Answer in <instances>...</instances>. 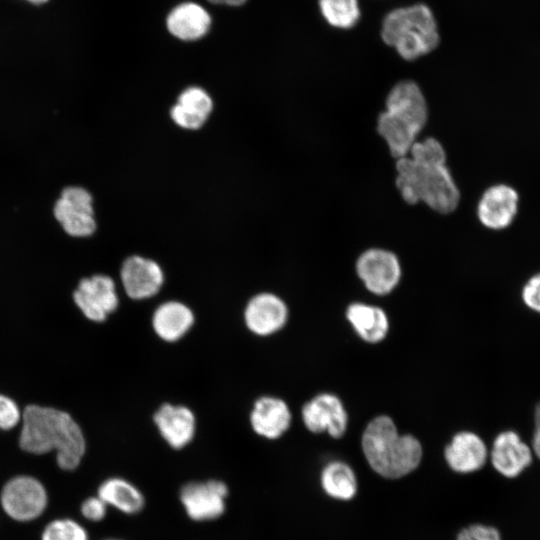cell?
I'll use <instances>...</instances> for the list:
<instances>
[{"label":"cell","instance_id":"44dd1931","mask_svg":"<svg viewBox=\"0 0 540 540\" xmlns=\"http://www.w3.org/2000/svg\"><path fill=\"white\" fill-rule=\"evenodd\" d=\"M194 314L184 303L167 301L157 307L153 313L152 326L159 338L175 342L182 338L192 327Z\"/></svg>","mask_w":540,"mask_h":540},{"label":"cell","instance_id":"6da1fadb","mask_svg":"<svg viewBox=\"0 0 540 540\" xmlns=\"http://www.w3.org/2000/svg\"><path fill=\"white\" fill-rule=\"evenodd\" d=\"M18 445L26 453H56V464L62 471L77 469L86 453L87 442L82 428L68 412L29 404L22 411Z\"/></svg>","mask_w":540,"mask_h":540},{"label":"cell","instance_id":"30bf717a","mask_svg":"<svg viewBox=\"0 0 540 540\" xmlns=\"http://www.w3.org/2000/svg\"><path fill=\"white\" fill-rule=\"evenodd\" d=\"M301 414L304 425L312 433L327 432L333 438H340L346 432L347 412L334 394L316 395L304 404Z\"/></svg>","mask_w":540,"mask_h":540},{"label":"cell","instance_id":"7402d4cb","mask_svg":"<svg viewBox=\"0 0 540 540\" xmlns=\"http://www.w3.org/2000/svg\"><path fill=\"white\" fill-rule=\"evenodd\" d=\"M97 496L107 506H112L127 515L138 514L145 507V496L142 491L122 477L105 479L97 488Z\"/></svg>","mask_w":540,"mask_h":540},{"label":"cell","instance_id":"484cf974","mask_svg":"<svg viewBox=\"0 0 540 540\" xmlns=\"http://www.w3.org/2000/svg\"><path fill=\"white\" fill-rule=\"evenodd\" d=\"M318 7L325 21L334 28H353L361 17L358 0H318Z\"/></svg>","mask_w":540,"mask_h":540},{"label":"cell","instance_id":"d6986e66","mask_svg":"<svg viewBox=\"0 0 540 540\" xmlns=\"http://www.w3.org/2000/svg\"><path fill=\"white\" fill-rule=\"evenodd\" d=\"M386 111L407 121L417 130L425 126L428 110L419 86L410 80L397 83L386 98Z\"/></svg>","mask_w":540,"mask_h":540},{"label":"cell","instance_id":"1f68e13d","mask_svg":"<svg viewBox=\"0 0 540 540\" xmlns=\"http://www.w3.org/2000/svg\"><path fill=\"white\" fill-rule=\"evenodd\" d=\"M107 504L97 495L90 496L83 500L80 505V513L90 522H100L107 515Z\"/></svg>","mask_w":540,"mask_h":540},{"label":"cell","instance_id":"52a82bcc","mask_svg":"<svg viewBox=\"0 0 540 540\" xmlns=\"http://www.w3.org/2000/svg\"><path fill=\"white\" fill-rule=\"evenodd\" d=\"M72 298L85 318L96 323L104 322L119 306L115 282L105 274L80 279Z\"/></svg>","mask_w":540,"mask_h":540},{"label":"cell","instance_id":"74e56055","mask_svg":"<svg viewBox=\"0 0 540 540\" xmlns=\"http://www.w3.org/2000/svg\"><path fill=\"white\" fill-rule=\"evenodd\" d=\"M103 540H121V539L109 538V539H103Z\"/></svg>","mask_w":540,"mask_h":540},{"label":"cell","instance_id":"83f0119b","mask_svg":"<svg viewBox=\"0 0 540 540\" xmlns=\"http://www.w3.org/2000/svg\"><path fill=\"white\" fill-rule=\"evenodd\" d=\"M41 540H89V534L74 519L59 518L47 523L42 530Z\"/></svg>","mask_w":540,"mask_h":540},{"label":"cell","instance_id":"e0dca14e","mask_svg":"<svg viewBox=\"0 0 540 540\" xmlns=\"http://www.w3.org/2000/svg\"><path fill=\"white\" fill-rule=\"evenodd\" d=\"M448 466L460 474L480 470L487 462L489 452L482 438L471 431L456 433L444 450Z\"/></svg>","mask_w":540,"mask_h":540},{"label":"cell","instance_id":"603a6c76","mask_svg":"<svg viewBox=\"0 0 540 540\" xmlns=\"http://www.w3.org/2000/svg\"><path fill=\"white\" fill-rule=\"evenodd\" d=\"M346 318L361 339L368 343L382 341L389 330V320L383 309L365 303H352Z\"/></svg>","mask_w":540,"mask_h":540},{"label":"cell","instance_id":"ac0fdd59","mask_svg":"<svg viewBox=\"0 0 540 540\" xmlns=\"http://www.w3.org/2000/svg\"><path fill=\"white\" fill-rule=\"evenodd\" d=\"M291 418L286 402L272 396L258 398L249 416L252 430L269 440L280 438L289 429Z\"/></svg>","mask_w":540,"mask_h":540},{"label":"cell","instance_id":"d4e9b609","mask_svg":"<svg viewBox=\"0 0 540 540\" xmlns=\"http://www.w3.org/2000/svg\"><path fill=\"white\" fill-rule=\"evenodd\" d=\"M324 492L338 500H350L357 492V479L353 469L342 461L329 462L320 476Z\"/></svg>","mask_w":540,"mask_h":540},{"label":"cell","instance_id":"f1b7e54d","mask_svg":"<svg viewBox=\"0 0 540 540\" xmlns=\"http://www.w3.org/2000/svg\"><path fill=\"white\" fill-rule=\"evenodd\" d=\"M410 158L422 167H435L445 165L446 154L444 148L434 138H426L415 142L411 147Z\"/></svg>","mask_w":540,"mask_h":540},{"label":"cell","instance_id":"8fae6325","mask_svg":"<svg viewBox=\"0 0 540 540\" xmlns=\"http://www.w3.org/2000/svg\"><path fill=\"white\" fill-rule=\"evenodd\" d=\"M519 201L514 187L504 183L490 186L478 202V219L483 226L492 230L508 228L517 216Z\"/></svg>","mask_w":540,"mask_h":540},{"label":"cell","instance_id":"d6a6232c","mask_svg":"<svg viewBox=\"0 0 540 540\" xmlns=\"http://www.w3.org/2000/svg\"><path fill=\"white\" fill-rule=\"evenodd\" d=\"M521 297L531 310L540 313V273L533 275L523 286Z\"/></svg>","mask_w":540,"mask_h":540},{"label":"cell","instance_id":"4fadbf2b","mask_svg":"<svg viewBox=\"0 0 540 540\" xmlns=\"http://www.w3.org/2000/svg\"><path fill=\"white\" fill-rule=\"evenodd\" d=\"M120 278L128 297L143 300L159 292L164 282V273L156 261L131 255L121 265Z\"/></svg>","mask_w":540,"mask_h":540},{"label":"cell","instance_id":"836d02e7","mask_svg":"<svg viewBox=\"0 0 540 540\" xmlns=\"http://www.w3.org/2000/svg\"><path fill=\"white\" fill-rule=\"evenodd\" d=\"M249 0H202L207 6L238 8L245 5Z\"/></svg>","mask_w":540,"mask_h":540},{"label":"cell","instance_id":"8992f818","mask_svg":"<svg viewBox=\"0 0 540 540\" xmlns=\"http://www.w3.org/2000/svg\"><path fill=\"white\" fill-rule=\"evenodd\" d=\"M53 214L69 236L88 237L96 231L93 198L83 187L63 188L54 204Z\"/></svg>","mask_w":540,"mask_h":540},{"label":"cell","instance_id":"5bb4252c","mask_svg":"<svg viewBox=\"0 0 540 540\" xmlns=\"http://www.w3.org/2000/svg\"><path fill=\"white\" fill-rule=\"evenodd\" d=\"M533 456L531 446L513 430L499 433L489 452L493 468L508 479L520 476L532 464Z\"/></svg>","mask_w":540,"mask_h":540},{"label":"cell","instance_id":"e575fe53","mask_svg":"<svg viewBox=\"0 0 540 540\" xmlns=\"http://www.w3.org/2000/svg\"><path fill=\"white\" fill-rule=\"evenodd\" d=\"M531 449L533 455L540 460V429L534 431L531 441Z\"/></svg>","mask_w":540,"mask_h":540},{"label":"cell","instance_id":"7c38bea8","mask_svg":"<svg viewBox=\"0 0 540 540\" xmlns=\"http://www.w3.org/2000/svg\"><path fill=\"white\" fill-rule=\"evenodd\" d=\"M419 199L439 213L447 214L457 208L460 193L446 165L420 166Z\"/></svg>","mask_w":540,"mask_h":540},{"label":"cell","instance_id":"d590c367","mask_svg":"<svg viewBox=\"0 0 540 540\" xmlns=\"http://www.w3.org/2000/svg\"><path fill=\"white\" fill-rule=\"evenodd\" d=\"M535 430L540 429V402L537 403L534 412Z\"/></svg>","mask_w":540,"mask_h":540},{"label":"cell","instance_id":"277c9868","mask_svg":"<svg viewBox=\"0 0 540 540\" xmlns=\"http://www.w3.org/2000/svg\"><path fill=\"white\" fill-rule=\"evenodd\" d=\"M48 491L31 475H16L8 479L0 491L3 512L13 521L27 523L38 519L47 509Z\"/></svg>","mask_w":540,"mask_h":540},{"label":"cell","instance_id":"9a60e30c","mask_svg":"<svg viewBox=\"0 0 540 540\" xmlns=\"http://www.w3.org/2000/svg\"><path fill=\"white\" fill-rule=\"evenodd\" d=\"M287 319V305L280 297L269 292L253 296L244 310L247 328L258 336H268L279 331Z\"/></svg>","mask_w":540,"mask_h":540},{"label":"cell","instance_id":"2e32d148","mask_svg":"<svg viewBox=\"0 0 540 540\" xmlns=\"http://www.w3.org/2000/svg\"><path fill=\"white\" fill-rule=\"evenodd\" d=\"M153 421L160 436L172 449H183L194 438L196 419L184 405L162 404L154 413Z\"/></svg>","mask_w":540,"mask_h":540},{"label":"cell","instance_id":"9c48e42d","mask_svg":"<svg viewBox=\"0 0 540 540\" xmlns=\"http://www.w3.org/2000/svg\"><path fill=\"white\" fill-rule=\"evenodd\" d=\"M356 272L367 290L376 295L390 293L401 278L397 256L381 248L364 251L357 259Z\"/></svg>","mask_w":540,"mask_h":540},{"label":"cell","instance_id":"ba28073f","mask_svg":"<svg viewBox=\"0 0 540 540\" xmlns=\"http://www.w3.org/2000/svg\"><path fill=\"white\" fill-rule=\"evenodd\" d=\"M213 17L202 2L182 1L174 5L165 17L168 34L178 42L194 44L205 39L212 28Z\"/></svg>","mask_w":540,"mask_h":540},{"label":"cell","instance_id":"4316f807","mask_svg":"<svg viewBox=\"0 0 540 540\" xmlns=\"http://www.w3.org/2000/svg\"><path fill=\"white\" fill-rule=\"evenodd\" d=\"M396 169V185L403 199L409 204L420 202V166L407 155L397 160Z\"/></svg>","mask_w":540,"mask_h":540},{"label":"cell","instance_id":"cb8c5ba5","mask_svg":"<svg viewBox=\"0 0 540 540\" xmlns=\"http://www.w3.org/2000/svg\"><path fill=\"white\" fill-rule=\"evenodd\" d=\"M377 130L395 158L407 156L420 132L407 121L385 111L377 120Z\"/></svg>","mask_w":540,"mask_h":540},{"label":"cell","instance_id":"3957f363","mask_svg":"<svg viewBox=\"0 0 540 540\" xmlns=\"http://www.w3.org/2000/svg\"><path fill=\"white\" fill-rule=\"evenodd\" d=\"M381 38L405 60H416L432 52L440 42L436 18L423 3L399 7L383 19Z\"/></svg>","mask_w":540,"mask_h":540},{"label":"cell","instance_id":"5b68a950","mask_svg":"<svg viewBox=\"0 0 540 540\" xmlns=\"http://www.w3.org/2000/svg\"><path fill=\"white\" fill-rule=\"evenodd\" d=\"M228 494V486L221 480L191 481L181 487L179 500L192 521L208 522L225 513Z\"/></svg>","mask_w":540,"mask_h":540},{"label":"cell","instance_id":"8d00e7d4","mask_svg":"<svg viewBox=\"0 0 540 540\" xmlns=\"http://www.w3.org/2000/svg\"><path fill=\"white\" fill-rule=\"evenodd\" d=\"M25 1L34 5H42L48 2V0H25Z\"/></svg>","mask_w":540,"mask_h":540},{"label":"cell","instance_id":"f546056e","mask_svg":"<svg viewBox=\"0 0 540 540\" xmlns=\"http://www.w3.org/2000/svg\"><path fill=\"white\" fill-rule=\"evenodd\" d=\"M22 411L11 397L0 394V431H9L21 423Z\"/></svg>","mask_w":540,"mask_h":540},{"label":"cell","instance_id":"7a4b0ae2","mask_svg":"<svg viewBox=\"0 0 540 540\" xmlns=\"http://www.w3.org/2000/svg\"><path fill=\"white\" fill-rule=\"evenodd\" d=\"M364 456L370 467L389 479L414 471L422 459V446L410 434H399L392 418L380 415L366 426L361 439Z\"/></svg>","mask_w":540,"mask_h":540},{"label":"cell","instance_id":"4dcf8cb0","mask_svg":"<svg viewBox=\"0 0 540 540\" xmlns=\"http://www.w3.org/2000/svg\"><path fill=\"white\" fill-rule=\"evenodd\" d=\"M456 540H502V536L496 527L476 523L463 528Z\"/></svg>","mask_w":540,"mask_h":540},{"label":"cell","instance_id":"ffe728a7","mask_svg":"<svg viewBox=\"0 0 540 540\" xmlns=\"http://www.w3.org/2000/svg\"><path fill=\"white\" fill-rule=\"evenodd\" d=\"M213 110V100L199 86H189L178 96L170 110L173 122L186 130H197L207 121Z\"/></svg>","mask_w":540,"mask_h":540}]
</instances>
